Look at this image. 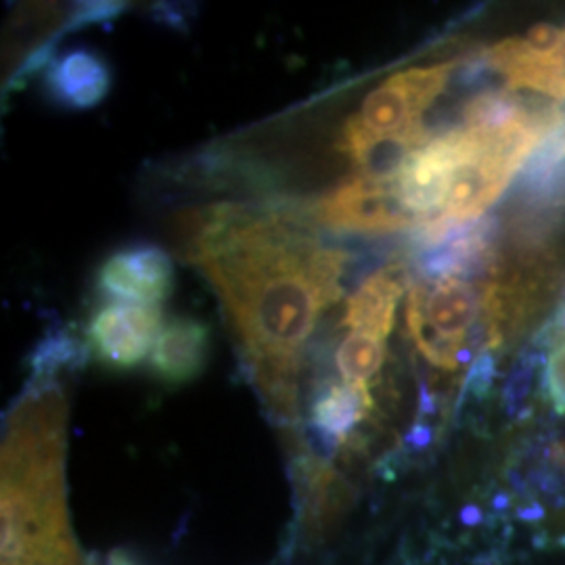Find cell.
Masks as SVG:
<instances>
[{
    "mask_svg": "<svg viewBox=\"0 0 565 565\" xmlns=\"http://www.w3.org/2000/svg\"><path fill=\"white\" fill-rule=\"evenodd\" d=\"M181 247L223 302L266 406L296 419L306 342L342 296L348 256L270 210L216 203L182 218Z\"/></svg>",
    "mask_w": 565,
    "mask_h": 565,
    "instance_id": "cell-1",
    "label": "cell"
},
{
    "mask_svg": "<svg viewBox=\"0 0 565 565\" xmlns=\"http://www.w3.org/2000/svg\"><path fill=\"white\" fill-rule=\"evenodd\" d=\"M65 403L41 385L9 419L2 448V565H84L65 486Z\"/></svg>",
    "mask_w": 565,
    "mask_h": 565,
    "instance_id": "cell-2",
    "label": "cell"
},
{
    "mask_svg": "<svg viewBox=\"0 0 565 565\" xmlns=\"http://www.w3.org/2000/svg\"><path fill=\"white\" fill-rule=\"evenodd\" d=\"M308 214L324 228L350 233H392L422 226L396 195L394 182L373 181L363 174L348 179L312 202Z\"/></svg>",
    "mask_w": 565,
    "mask_h": 565,
    "instance_id": "cell-3",
    "label": "cell"
},
{
    "mask_svg": "<svg viewBox=\"0 0 565 565\" xmlns=\"http://www.w3.org/2000/svg\"><path fill=\"white\" fill-rule=\"evenodd\" d=\"M463 151V130L459 126L448 128L419 147L396 177V195L404 207L419 218V223H429L440 216Z\"/></svg>",
    "mask_w": 565,
    "mask_h": 565,
    "instance_id": "cell-4",
    "label": "cell"
},
{
    "mask_svg": "<svg viewBox=\"0 0 565 565\" xmlns=\"http://www.w3.org/2000/svg\"><path fill=\"white\" fill-rule=\"evenodd\" d=\"M162 312L156 306L111 302L97 310L86 329L93 356L109 369H135L153 352Z\"/></svg>",
    "mask_w": 565,
    "mask_h": 565,
    "instance_id": "cell-5",
    "label": "cell"
},
{
    "mask_svg": "<svg viewBox=\"0 0 565 565\" xmlns=\"http://www.w3.org/2000/svg\"><path fill=\"white\" fill-rule=\"evenodd\" d=\"M97 287L121 302L158 308L174 289V264L158 245H128L102 264Z\"/></svg>",
    "mask_w": 565,
    "mask_h": 565,
    "instance_id": "cell-6",
    "label": "cell"
},
{
    "mask_svg": "<svg viewBox=\"0 0 565 565\" xmlns=\"http://www.w3.org/2000/svg\"><path fill=\"white\" fill-rule=\"evenodd\" d=\"M494 237L497 221L490 216L473 223L452 224L440 242L419 249L417 268L429 281L463 279L490 263Z\"/></svg>",
    "mask_w": 565,
    "mask_h": 565,
    "instance_id": "cell-7",
    "label": "cell"
},
{
    "mask_svg": "<svg viewBox=\"0 0 565 565\" xmlns=\"http://www.w3.org/2000/svg\"><path fill=\"white\" fill-rule=\"evenodd\" d=\"M44 88L65 109H93L111 88V70L88 46H76L55 55L44 72Z\"/></svg>",
    "mask_w": 565,
    "mask_h": 565,
    "instance_id": "cell-8",
    "label": "cell"
},
{
    "mask_svg": "<svg viewBox=\"0 0 565 565\" xmlns=\"http://www.w3.org/2000/svg\"><path fill=\"white\" fill-rule=\"evenodd\" d=\"M207 354L210 327L191 317H177L163 324L149 356V366L163 384H189L202 375Z\"/></svg>",
    "mask_w": 565,
    "mask_h": 565,
    "instance_id": "cell-9",
    "label": "cell"
},
{
    "mask_svg": "<svg viewBox=\"0 0 565 565\" xmlns=\"http://www.w3.org/2000/svg\"><path fill=\"white\" fill-rule=\"evenodd\" d=\"M419 303L425 321L450 342L467 343V333L480 317V291L465 279H445L427 285H415L408 294Z\"/></svg>",
    "mask_w": 565,
    "mask_h": 565,
    "instance_id": "cell-10",
    "label": "cell"
},
{
    "mask_svg": "<svg viewBox=\"0 0 565 565\" xmlns=\"http://www.w3.org/2000/svg\"><path fill=\"white\" fill-rule=\"evenodd\" d=\"M401 275V268L390 266L364 279L345 303L343 324L356 333H366L385 342L396 321V306L403 296Z\"/></svg>",
    "mask_w": 565,
    "mask_h": 565,
    "instance_id": "cell-11",
    "label": "cell"
},
{
    "mask_svg": "<svg viewBox=\"0 0 565 565\" xmlns=\"http://www.w3.org/2000/svg\"><path fill=\"white\" fill-rule=\"evenodd\" d=\"M371 404L369 390L363 385L329 384L315 398L312 427L321 434V445L329 455L363 422Z\"/></svg>",
    "mask_w": 565,
    "mask_h": 565,
    "instance_id": "cell-12",
    "label": "cell"
},
{
    "mask_svg": "<svg viewBox=\"0 0 565 565\" xmlns=\"http://www.w3.org/2000/svg\"><path fill=\"white\" fill-rule=\"evenodd\" d=\"M352 118L359 121L371 137L377 139L415 135L417 128H422L424 124V118L417 114L411 97L394 78H387L380 88H375L364 99L361 114Z\"/></svg>",
    "mask_w": 565,
    "mask_h": 565,
    "instance_id": "cell-13",
    "label": "cell"
},
{
    "mask_svg": "<svg viewBox=\"0 0 565 565\" xmlns=\"http://www.w3.org/2000/svg\"><path fill=\"white\" fill-rule=\"evenodd\" d=\"M385 359V343L380 338L352 331L338 348L335 363L342 373L343 384H366L382 371Z\"/></svg>",
    "mask_w": 565,
    "mask_h": 565,
    "instance_id": "cell-14",
    "label": "cell"
},
{
    "mask_svg": "<svg viewBox=\"0 0 565 565\" xmlns=\"http://www.w3.org/2000/svg\"><path fill=\"white\" fill-rule=\"evenodd\" d=\"M84 348L78 340H74L67 331H55L46 335L39 348L30 356V366L34 371V380L39 384H46L61 366L82 361Z\"/></svg>",
    "mask_w": 565,
    "mask_h": 565,
    "instance_id": "cell-15",
    "label": "cell"
},
{
    "mask_svg": "<svg viewBox=\"0 0 565 565\" xmlns=\"http://www.w3.org/2000/svg\"><path fill=\"white\" fill-rule=\"evenodd\" d=\"M543 364V354L527 345L518 364L511 371V377L505 385V403L509 413H520L524 408L525 401L530 396V387L534 384L536 371Z\"/></svg>",
    "mask_w": 565,
    "mask_h": 565,
    "instance_id": "cell-16",
    "label": "cell"
},
{
    "mask_svg": "<svg viewBox=\"0 0 565 565\" xmlns=\"http://www.w3.org/2000/svg\"><path fill=\"white\" fill-rule=\"evenodd\" d=\"M543 390L548 403L565 415V340L551 343L543 352Z\"/></svg>",
    "mask_w": 565,
    "mask_h": 565,
    "instance_id": "cell-17",
    "label": "cell"
},
{
    "mask_svg": "<svg viewBox=\"0 0 565 565\" xmlns=\"http://www.w3.org/2000/svg\"><path fill=\"white\" fill-rule=\"evenodd\" d=\"M494 377H497V361H494V354L490 350H484L471 366L467 371V377H465L463 384V396L471 394L476 398H482L486 396L492 385H494Z\"/></svg>",
    "mask_w": 565,
    "mask_h": 565,
    "instance_id": "cell-18",
    "label": "cell"
},
{
    "mask_svg": "<svg viewBox=\"0 0 565 565\" xmlns=\"http://www.w3.org/2000/svg\"><path fill=\"white\" fill-rule=\"evenodd\" d=\"M126 9V2H114V0H102V2H82L74 15L65 23V30H76L84 25H97L116 20L121 11Z\"/></svg>",
    "mask_w": 565,
    "mask_h": 565,
    "instance_id": "cell-19",
    "label": "cell"
},
{
    "mask_svg": "<svg viewBox=\"0 0 565 565\" xmlns=\"http://www.w3.org/2000/svg\"><path fill=\"white\" fill-rule=\"evenodd\" d=\"M55 41L42 42L41 46H36L25 61L21 63L20 70L13 76V84H23L28 78L36 76L39 72H46V67L51 65V61L55 60Z\"/></svg>",
    "mask_w": 565,
    "mask_h": 565,
    "instance_id": "cell-20",
    "label": "cell"
},
{
    "mask_svg": "<svg viewBox=\"0 0 565 565\" xmlns=\"http://www.w3.org/2000/svg\"><path fill=\"white\" fill-rule=\"evenodd\" d=\"M408 445L415 446V448H425L431 443V429L427 425L417 424L406 436Z\"/></svg>",
    "mask_w": 565,
    "mask_h": 565,
    "instance_id": "cell-21",
    "label": "cell"
},
{
    "mask_svg": "<svg viewBox=\"0 0 565 565\" xmlns=\"http://www.w3.org/2000/svg\"><path fill=\"white\" fill-rule=\"evenodd\" d=\"M518 515H520V520H525V522H536V520L545 518V509L539 505V503H532V505L520 509Z\"/></svg>",
    "mask_w": 565,
    "mask_h": 565,
    "instance_id": "cell-22",
    "label": "cell"
},
{
    "mask_svg": "<svg viewBox=\"0 0 565 565\" xmlns=\"http://www.w3.org/2000/svg\"><path fill=\"white\" fill-rule=\"evenodd\" d=\"M480 520H482L480 507L467 505L463 511H461V522H463L465 525L480 524Z\"/></svg>",
    "mask_w": 565,
    "mask_h": 565,
    "instance_id": "cell-23",
    "label": "cell"
},
{
    "mask_svg": "<svg viewBox=\"0 0 565 565\" xmlns=\"http://www.w3.org/2000/svg\"><path fill=\"white\" fill-rule=\"evenodd\" d=\"M107 565H139L128 553L124 551H114L109 557H107Z\"/></svg>",
    "mask_w": 565,
    "mask_h": 565,
    "instance_id": "cell-24",
    "label": "cell"
},
{
    "mask_svg": "<svg viewBox=\"0 0 565 565\" xmlns=\"http://www.w3.org/2000/svg\"><path fill=\"white\" fill-rule=\"evenodd\" d=\"M422 415H431L434 413V396L429 394V390L422 385Z\"/></svg>",
    "mask_w": 565,
    "mask_h": 565,
    "instance_id": "cell-25",
    "label": "cell"
}]
</instances>
